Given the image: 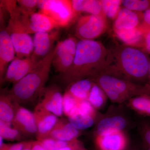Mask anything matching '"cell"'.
<instances>
[{"mask_svg": "<svg viewBox=\"0 0 150 150\" xmlns=\"http://www.w3.org/2000/svg\"><path fill=\"white\" fill-rule=\"evenodd\" d=\"M147 54L136 47L116 46L109 50L107 66L101 73L131 82L148 81L150 59Z\"/></svg>", "mask_w": 150, "mask_h": 150, "instance_id": "6da1fadb", "label": "cell"}, {"mask_svg": "<svg viewBox=\"0 0 150 150\" xmlns=\"http://www.w3.org/2000/svg\"><path fill=\"white\" fill-rule=\"evenodd\" d=\"M109 52L99 41L79 40L74 60L69 70L62 75V81L70 84L95 76L106 67Z\"/></svg>", "mask_w": 150, "mask_h": 150, "instance_id": "7a4b0ae2", "label": "cell"}, {"mask_svg": "<svg viewBox=\"0 0 150 150\" xmlns=\"http://www.w3.org/2000/svg\"><path fill=\"white\" fill-rule=\"evenodd\" d=\"M55 53L56 46L34 69L13 85L8 94L15 102L19 105L28 103L40 97L48 80Z\"/></svg>", "mask_w": 150, "mask_h": 150, "instance_id": "3957f363", "label": "cell"}, {"mask_svg": "<svg viewBox=\"0 0 150 150\" xmlns=\"http://www.w3.org/2000/svg\"><path fill=\"white\" fill-rule=\"evenodd\" d=\"M89 79L99 86L112 102H122L135 96L150 95L146 85L137 84L105 73H100Z\"/></svg>", "mask_w": 150, "mask_h": 150, "instance_id": "277c9868", "label": "cell"}, {"mask_svg": "<svg viewBox=\"0 0 150 150\" xmlns=\"http://www.w3.org/2000/svg\"><path fill=\"white\" fill-rule=\"evenodd\" d=\"M39 12L50 17L58 23L59 27L68 26L75 18L72 4L69 0L39 1Z\"/></svg>", "mask_w": 150, "mask_h": 150, "instance_id": "5b68a950", "label": "cell"}, {"mask_svg": "<svg viewBox=\"0 0 150 150\" xmlns=\"http://www.w3.org/2000/svg\"><path fill=\"white\" fill-rule=\"evenodd\" d=\"M108 28L104 14L84 16L78 20L75 35L80 40H94L103 34Z\"/></svg>", "mask_w": 150, "mask_h": 150, "instance_id": "8992f818", "label": "cell"}, {"mask_svg": "<svg viewBox=\"0 0 150 150\" xmlns=\"http://www.w3.org/2000/svg\"><path fill=\"white\" fill-rule=\"evenodd\" d=\"M78 41L69 37L56 45V53L52 65L56 72L64 74L69 70L74 60Z\"/></svg>", "mask_w": 150, "mask_h": 150, "instance_id": "52a82bcc", "label": "cell"}, {"mask_svg": "<svg viewBox=\"0 0 150 150\" xmlns=\"http://www.w3.org/2000/svg\"><path fill=\"white\" fill-rule=\"evenodd\" d=\"M6 29L10 35L16 57L20 59L30 57L34 49L33 39L25 31L20 23L17 21L9 19Z\"/></svg>", "mask_w": 150, "mask_h": 150, "instance_id": "ba28073f", "label": "cell"}, {"mask_svg": "<svg viewBox=\"0 0 150 150\" xmlns=\"http://www.w3.org/2000/svg\"><path fill=\"white\" fill-rule=\"evenodd\" d=\"M60 36V31L58 28L49 32L35 33L33 38L34 49L30 56L33 61L39 64L54 49V43Z\"/></svg>", "mask_w": 150, "mask_h": 150, "instance_id": "9c48e42d", "label": "cell"}, {"mask_svg": "<svg viewBox=\"0 0 150 150\" xmlns=\"http://www.w3.org/2000/svg\"><path fill=\"white\" fill-rule=\"evenodd\" d=\"M20 20L25 32L29 34L49 32L59 28L53 19L40 12L34 13L30 16L22 14Z\"/></svg>", "mask_w": 150, "mask_h": 150, "instance_id": "30bf717a", "label": "cell"}, {"mask_svg": "<svg viewBox=\"0 0 150 150\" xmlns=\"http://www.w3.org/2000/svg\"><path fill=\"white\" fill-rule=\"evenodd\" d=\"M38 64L30 57L20 59L16 56L9 65L2 82H8L15 84L34 69Z\"/></svg>", "mask_w": 150, "mask_h": 150, "instance_id": "8fae6325", "label": "cell"}, {"mask_svg": "<svg viewBox=\"0 0 150 150\" xmlns=\"http://www.w3.org/2000/svg\"><path fill=\"white\" fill-rule=\"evenodd\" d=\"M40 103L46 110L61 117L63 113V98L60 89L56 85H52L45 88L40 97Z\"/></svg>", "mask_w": 150, "mask_h": 150, "instance_id": "7c38bea8", "label": "cell"}, {"mask_svg": "<svg viewBox=\"0 0 150 150\" xmlns=\"http://www.w3.org/2000/svg\"><path fill=\"white\" fill-rule=\"evenodd\" d=\"M37 124L38 140L46 137L54 129L59 120L56 115L46 110L40 103L33 112Z\"/></svg>", "mask_w": 150, "mask_h": 150, "instance_id": "4fadbf2b", "label": "cell"}, {"mask_svg": "<svg viewBox=\"0 0 150 150\" xmlns=\"http://www.w3.org/2000/svg\"><path fill=\"white\" fill-rule=\"evenodd\" d=\"M15 49L7 30H2L0 32V79L2 82L6 71L16 56Z\"/></svg>", "mask_w": 150, "mask_h": 150, "instance_id": "5bb4252c", "label": "cell"}, {"mask_svg": "<svg viewBox=\"0 0 150 150\" xmlns=\"http://www.w3.org/2000/svg\"><path fill=\"white\" fill-rule=\"evenodd\" d=\"M12 124L23 135L37 134V124L34 113L25 108L19 105Z\"/></svg>", "mask_w": 150, "mask_h": 150, "instance_id": "9a60e30c", "label": "cell"}, {"mask_svg": "<svg viewBox=\"0 0 150 150\" xmlns=\"http://www.w3.org/2000/svg\"><path fill=\"white\" fill-rule=\"evenodd\" d=\"M142 13L121 8L115 19L114 30L130 29L139 27L142 23Z\"/></svg>", "mask_w": 150, "mask_h": 150, "instance_id": "2e32d148", "label": "cell"}, {"mask_svg": "<svg viewBox=\"0 0 150 150\" xmlns=\"http://www.w3.org/2000/svg\"><path fill=\"white\" fill-rule=\"evenodd\" d=\"M79 134V130L72 126L69 122L64 119L59 120L54 129L47 137L66 142L76 141Z\"/></svg>", "mask_w": 150, "mask_h": 150, "instance_id": "e0dca14e", "label": "cell"}, {"mask_svg": "<svg viewBox=\"0 0 150 150\" xmlns=\"http://www.w3.org/2000/svg\"><path fill=\"white\" fill-rule=\"evenodd\" d=\"M117 37L127 46L143 48L145 33L139 26L130 29L114 30Z\"/></svg>", "mask_w": 150, "mask_h": 150, "instance_id": "ac0fdd59", "label": "cell"}, {"mask_svg": "<svg viewBox=\"0 0 150 150\" xmlns=\"http://www.w3.org/2000/svg\"><path fill=\"white\" fill-rule=\"evenodd\" d=\"M125 119L120 116L104 118L97 126V133L99 137L119 133L126 127Z\"/></svg>", "mask_w": 150, "mask_h": 150, "instance_id": "d6986e66", "label": "cell"}, {"mask_svg": "<svg viewBox=\"0 0 150 150\" xmlns=\"http://www.w3.org/2000/svg\"><path fill=\"white\" fill-rule=\"evenodd\" d=\"M72 4L76 18L82 12L93 15L104 14L101 0H73Z\"/></svg>", "mask_w": 150, "mask_h": 150, "instance_id": "ffe728a7", "label": "cell"}, {"mask_svg": "<svg viewBox=\"0 0 150 150\" xmlns=\"http://www.w3.org/2000/svg\"><path fill=\"white\" fill-rule=\"evenodd\" d=\"M97 144L99 150H124L126 142L119 132L98 137Z\"/></svg>", "mask_w": 150, "mask_h": 150, "instance_id": "44dd1931", "label": "cell"}, {"mask_svg": "<svg viewBox=\"0 0 150 150\" xmlns=\"http://www.w3.org/2000/svg\"><path fill=\"white\" fill-rule=\"evenodd\" d=\"M19 104L15 102L9 94H1L0 97V120L12 123Z\"/></svg>", "mask_w": 150, "mask_h": 150, "instance_id": "7402d4cb", "label": "cell"}, {"mask_svg": "<svg viewBox=\"0 0 150 150\" xmlns=\"http://www.w3.org/2000/svg\"><path fill=\"white\" fill-rule=\"evenodd\" d=\"M93 84L90 79H83L70 83L66 91L79 101L84 100L88 98Z\"/></svg>", "mask_w": 150, "mask_h": 150, "instance_id": "603a6c76", "label": "cell"}, {"mask_svg": "<svg viewBox=\"0 0 150 150\" xmlns=\"http://www.w3.org/2000/svg\"><path fill=\"white\" fill-rule=\"evenodd\" d=\"M68 118L71 124L79 130H85L91 128L94 123L93 117L83 114L78 107L71 112Z\"/></svg>", "mask_w": 150, "mask_h": 150, "instance_id": "cb8c5ba5", "label": "cell"}, {"mask_svg": "<svg viewBox=\"0 0 150 150\" xmlns=\"http://www.w3.org/2000/svg\"><path fill=\"white\" fill-rule=\"evenodd\" d=\"M22 134L12 123H6L0 120V136L8 141L21 139Z\"/></svg>", "mask_w": 150, "mask_h": 150, "instance_id": "d4e9b609", "label": "cell"}, {"mask_svg": "<svg viewBox=\"0 0 150 150\" xmlns=\"http://www.w3.org/2000/svg\"><path fill=\"white\" fill-rule=\"evenodd\" d=\"M103 11L106 17L115 19L121 10L122 1L101 0Z\"/></svg>", "mask_w": 150, "mask_h": 150, "instance_id": "484cf974", "label": "cell"}, {"mask_svg": "<svg viewBox=\"0 0 150 150\" xmlns=\"http://www.w3.org/2000/svg\"><path fill=\"white\" fill-rule=\"evenodd\" d=\"M131 104L137 111L150 116V95L145 94L137 96L132 99Z\"/></svg>", "mask_w": 150, "mask_h": 150, "instance_id": "4316f807", "label": "cell"}, {"mask_svg": "<svg viewBox=\"0 0 150 150\" xmlns=\"http://www.w3.org/2000/svg\"><path fill=\"white\" fill-rule=\"evenodd\" d=\"M104 92L97 84L93 82L88 100L95 108L101 107L104 102Z\"/></svg>", "mask_w": 150, "mask_h": 150, "instance_id": "83f0119b", "label": "cell"}, {"mask_svg": "<svg viewBox=\"0 0 150 150\" xmlns=\"http://www.w3.org/2000/svg\"><path fill=\"white\" fill-rule=\"evenodd\" d=\"M122 4L125 8L142 13L150 8V0H123Z\"/></svg>", "mask_w": 150, "mask_h": 150, "instance_id": "f1b7e54d", "label": "cell"}, {"mask_svg": "<svg viewBox=\"0 0 150 150\" xmlns=\"http://www.w3.org/2000/svg\"><path fill=\"white\" fill-rule=\"evenodd\" d=\"M45 150H59L72 144V142L60 141L49 137H46L38 140Z\"/></svg>", "mask_w": 150, "mask_h": 150, "instance_id": "f546056e", "label": "cell"}, {"mask_svg": "<svg viewBox=\"0 0 150 150\" xmlns=\"http://www.w3.org/2000/svg\"><path fill=\"white\" fill-rule=\"evenodd\" d=\"M79 101L68 91L65 92L63 98V113L68 117L71 112L77 108Z\"/></svg>", "mask_w": 150, "mask_h": 150, "instance_id": "4dcf8cb0", "label": "cell"}, {"mask_svg": "<svg viewBox=\"0 0 150 150\" xmlns=\"http://www.w3.org/2000/svg\"><path fill=\"white\" fill-rule=\"evenodd\" d=\"M38 1L37 0H19L17 1L18 6L23 13L30 16L34 13L38 8Z\"/></svg>", "mask_w": 150, "mask_h": 150, "instance_id": "1f68e13d", "label": "cell"}, {"mask_svg": "<svg viewBox=\"0 0 150 150\" xmlns=\"http://www.w3.org/2000/svg\"><path fill=\"white\" fill-rule=\"evenodd\" d=\"M77 107L83 114L93 117L95 113V108L88 99L79 101Z\"/></svg>", "mask_w": 150, "mask_h": 150, "instance_id": "d6a6232c", "label": "cell"}, {"mask_svg": "<svg viewBox=\"0 0 150 150\" xmlns=\"http://www.w3.org/2000/svg\"><path fill=\"white\" fill-rule=\"evenodd\" d=\"M140 27L145 33V35L150 31V8L143 13V17Z\"/></svg>", "mask_w": 150, "mask_h": 150, "instance_id": "836d02e7", "label": "cell"}, {"mask_svg": "<svg viewBox=\"0 0 150 150\" xmlns=\"http://www.w3.org/2000/svg\"><path fill=\"white\" fill-rule=\"evenodd\" d=\"M144 129L143 150H150V124H146Z\"/></svg>", "mask_w": 150, "mask_h": 150, "instance_id": "e575fe53", "label": "cell"}, {"mask_svg": "<svg viewBox=\"0 0 150 150\" xmlns=\"http://www.w3.org/2000/svg\"><path fill=\"white\" fill-rule=\"evenodd\" d=\"M142 50L147 54H150V31L145 35Z\"/></svg>", "mask_w": 150, "mask_h": 150, "instance_id": "d590c367", "label": "cell"}, {"mask_svg": "<svg viewBox=\"0 0 150 150\" xmlns=\"http://www.w3.org/2000/svg\"><path fill=\"white\" fill-rule=\"evenodd\" d=\"M25 142H20L11 145L8 150H23Z\"/></svg>", "mask_w": 150, "mask_h": 150, "instance_id": "8d00e7d4", "label": "cell"}, {"mask_svg": "<svg viewBox=\"0 0 150 150\" xmlns=\"http://www.w3.org/2000/svg\"><path fill=\"white\" fill-rule=\"evenodd\" d=\"M79 149H81L80 147L79 144H78L75 141L71 145L65 147L64 148H62L59 150H76Z\"/></svg>", "mask_w": 150, "mask_h": 150, "instance_id": "74e56055", "label": "cell"}, {"mask_svg": "<svg viewBox=\"0 0 150 150\" xmlns=\"http://www.w3.org/2000/svg\"><path fill=\"white\" fill-rule=\"evenodd\" d=\"M32 150H45L38 141L33 142Z\"/></svg>", "mask_w": 150, "mask_h": 150, "instance_id": "f35d334b", "label": "cell"}, {"mask_svg": "<svg viewBox=\"0 0 150 150\" xmlns=\"http://www.w3.org/2000/svg\"><path fill=\"white\" fill-rule=\"evenodd\" d=\"M33 142H25L23 150H32Z\"/></svg>", "mask_w": 150, "mask_h": 150, "instance_id": "ab89813d", "label": "cell"}, {"mask_svg": "<svg viewBox=\"0 0 150 150\" xmlns=\"http://www.w3.org/2000/svg\"><path fill=\"white\" fill-rule=\"evenodd\" d=\"M146 86L147 87L148 89L150 92V64L149 67V80L147 83L146 85Z\"/></svg>", "mask_w": 150, "mask_h": 150, "instance_id": "60d3db41", "label": "cell"}, {"mask_svg": "<svg viewBox=\"0 0 150 150\" xmlns=\"http://www.w3.org/2000/svg\"><path fill=\"white\" fill-rule=\"evenodd\" d=\"M76 150H82L81 149Z\"/></svg>", "mask_w": 150, "mask_h": 150, "instance_id": "b9f144b4", "label": "cell"}]
</instances>
